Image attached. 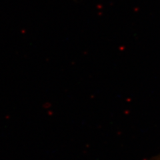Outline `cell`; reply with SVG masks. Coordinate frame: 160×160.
Masks as SVG:
<instances>
[]
</instances>
